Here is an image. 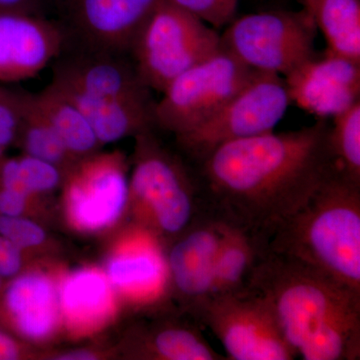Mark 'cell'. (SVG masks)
<instances>
[{"mask_svg":"<svg viewBox=\"0 0 360 360\" xmlns=\"http://www.w3.org/2000/svg\"><path fill=\"white\" fill-rule=\"evenodd\" d=\"M330 127H311L222 144L200 161V181L217 219L266 243L338 169Z\"/></svg>","mask_w":360,"mask_h":360,"instance_id":"obj_1","label":"cell"},{"mask_svg":"<svg viewBox=\"0 0 360 360\" xmlns=\"http://www.w3.org/2000/svg\"><path fill=\"white\" fill-rule=\"evenodd\" d=\"M248 291L267 303L297 356L360 359V292L265 245L258 253Z\"/></svg>","mask_w":360,"mask_h":360,"instance_id":"obj_2","label":"cell"},{"mask_svg":"<svg viewBox=\"0 0 360 360\" xmlns=\"http://www.w3.org/2000/svg\"><path fill=\"white\" fill-rule=\"evenodd\" d=\"M265 246L360 292V184L336 169Z\"/></svg>","mask_w":360,"mask_h":360,"instance_id":"obj_3","label":"cell"},{"mask_svg":"<svg viewBox=\"0 0 360 360\" xmlns=\"http://www.w3.org/2000/svg\"><path fill=\"white\" fill-rule=\"evenodd\" d=\"M220 49L214 28L162 0L135 37L129 56L144 85L162 94L175 77Z\"/></svg>","mask_w":360,"mask_h":360,"instance_id":"obj_4","label":"cell"},{"mask_svg":"<svg viewBox=\"0 0 360 360\" xmlns=\"http://www.w3.org/2000/svg\"><path fill=\"white\" fill-rule=\"evenodd\" d=\"M153 129L136 135V160L129 193L141 203L153 226L176 238L205 213L210 212L202 184L167 153Z\"/></svg>","mask_w":360,"mask_h":360,"instance_id":"obj_5","label":"cell"},{"mask_svg":"<svg viewBox=\"0 0 360 360\" xmlns=\"http://www.w3.org/2000/svg\"><path fill=\"white\" fill-rule=\"evenodd\" d=\"M316 25L307 11H276L234 18L221 47L257 72L284 77L315 56Z\"/></svg>","mask_w":360,"mask_h":360,"instance_id":"obj_6","label":"cell"},{"mask_svg":"<svg viewBox=\"0 0 360 360\" xmlns=\"http://www.w3.org/2000/svg\"><path fill=\"white\" fill-rule=\"evenodd\" d=\"M290 103L284 78L255 71L214 115L176 139L181 148L200 162L227 142L274 131Z\"/></svg>","mask_w":360,"mask_h":360,"instance_id":"obj_7","label":"cell"},{"mask_svg":"<svg viewBox=\"0 0 360 360\" xmlns=\"http://www.w3.org/2000/svg\"><path fill=\"white\" fill-rule=\"evenodd\" d=\"M255 72L221 47L167 85L155 104V124L176 136L186 134L220 110Z\"/></svg>","mask_w":360,"mask_h":360,"instance_id":"obj_8","label":"cell"},{"mask_svg":"<svg viewBox=\"0 0 360 360\" xmlns=\"http://www.w3.org/2000/svg\"><path fill=\"white\" fill-rule=\"evenodd\" d=\"M200 323L219 338L227 359L292 360L297 356L267 303L255 293L212 298Z\"/></svg>","mask_w":360,"mask_h":360,"instance_id":"obj_9","label":"cell"},{"mask_svg":"<svg viewBox=\"0 0 360 360\" xmlns=\"http://www.w3.org/2000/svg\"><path fill=\"white\" fill-rule=\"evenodd\" d=\"M52 84L94 98L150 101L129 54L96 51L65 42L52 65Z\"/></svg>","mask_w":360,"mask_h":360,"instance_id":"obj_10","label":"cell"},{"mask_svg":"<svg viewBox=\"0 0 360 360\" xmlns=\"http://www.w3.org/2000/svg\"><path fill=\"white\" fill-rule=\"evenodd\" d=\"M66 42L129 54L136 35L162 0H63Z\"/></svg>","mask_w":360,"mask_h":360,"instance_id":"obj_11","label":"cell"},{"mask_svg":"<svg viewBox=\"0 0 360 360\" xmlns=\"http://www.w3.org/2000/svg\"><path fill=\"white\" fill-rule=\"evenodd\" d=\"M220 238L221 220L208 212L174 238L168 251V276L175 295L198 323L212 298Z\"/></svg>","mask_w":360,"mask_h":360,"instance_id":"obj_12","label":"cell"},{"mask_svg":"<svg viewBox=\"0 0 360 360\" xmlns=\"http://www.w3.org/2000/svg\"><path fill=\"white\" fill-rule=\"evenodd\" d=\"M63 26L42 14L0 11V82L37 77L65 47Z\"/></svg>","mask_w":360,"mask_h":360,"instance_id":"obj_13","label":"cell"},{"mask_svg":"<svg viewBox=\"0 0 360 360\" xmlns=\"http://www.w3.org/2000/svg\"><path fill=\"white\" fill-rule=\"evenodd\" d=\"M291 103L324 120L335 117L359 101L360 63L324 53L284 77Z\"/></svg>","mask_w":360,"mask_h":360,"instance_id":"obj_14","label":"cell"},{"mask_svg":"<svg viewBox=\"0 0 360 360\" xmlns=\"http://www.w3.org/2000/svg\"><path fill=\"white\" fill-rule=\"evenodd\" d=\"M129 200V184L120 155L89 158L73 172L68 201L78 226L97 231L122 215Z\"/></svg>","mask_w":360,"mask_h":360,"instance_id":"obj_15","label":"cell"},{"mask_svg":"<svg viewBox=\"0 0 360 360\" xmlns=\"http://www.w3.org/2000/svg\"><path fill=\"white\" fill-rule=\"evenodd\" d=\"M1 305L13 328L28 340H44L58 326V292L44 274H27L11 278L2 293Z\"/></svg>","mask_w":360,"mask_h":360,"instance_id":"obj_16","label":"cell"},{"mask_svg":"<svg viewBox=\"0 0 360 360\" xmlns=\"http://www.w3.org/2000/svg\"><path fill=\"white\" fill-rule=\"evenodd\" d=\"M82 113L101 144L112 143L155 127V101L94 98L52 84Z\"/></svg>","mask_w":360,"mask_h":360,"instance_id":"obj_17","label":"cell"},{"mask_svg":"<svg viewBox=\"0 0 360 360\" xmlns=\"http://www.w3.org/2000/svg\"><path fill=\"white\" fill-rule=\"evenodd\" d=\"M264 243V240L243 229L221 221V238L213 271L212 298L246 292L251 272Z\"/></svg>","mask_w":360,"mask_h":360,"instance_id":"obj_18","label":"cell"},{"mask_svg":"<svg viewBox=\"0 0 360 360\" xmlns=\"http://www.w3.org/2000/svg\"><path fill=\"white\" fill-rule=\"evenodd\" d=\"M310 14L326 39V53L360 63V0H316Z\"/></svg>","mask_w":360,"mask_h":360,"instance_id":"obj_19","label":"cell"},{"mask_svg":"<svg viewBox=\"0 0 360 360\" xmlns=\"http://www.w3.org/2000/svg\"><path fill=\"white\" fill-rule=\"evenodd\" d=\"M35 98L73 158L91 155L103 146L77 106L53 84L35 94Z\"/></svg>","mask_w":360,"mask_h":360,"instance_id":"obj_20","label":"cell"},{"mask_svg":"<svg viewBox=\"0 0 360 360\" xmlns=\"http://www.w3.org/2000/svg\"><path fill=\"white\" fill-rule=\"evenodd\" d=\"M20 98V124L16 141L25 155L46 161L58 168L75 160L47 120L35 98V94L18 89Z\"/></svg>","mask_w":360,"mask_h":360,"instance_id":"obj_21","label":"cell"},{"mask_svg":"<svg viewBox=\"0 0 360 360\" xmlns=\"http://www.w3.org/2000/svg\"><path fill=\"white\" fill-rule=\"evenodd\" d=\"M58 295L60 309L71 321H98L110 307V281L96 270H79L66 278Z\"/></svg>","mask_w":360,"mask_h":360,"instance_id":"obj_22","label":"cell"},{"mask_svg":"<svg viewBox=\"0 0 360 360\" xmlns=\"http://www.w3.org/2000/svg\"><path fill=\"white\" fill-rule=\"evenodd\" d=\"M143 350L167 360H224L201 333L200 323L161 324L144 338Z\"/></svg>","mask_w":360,"mask_h":360,"instance_id":"obj_23","label":"cell"},{"mask_svg":"<svg viewBox=\"0 0 360 360\" xmlns=\"http://www.w3.org/2000/svg\"><path fill=\"white\" fill-rule=\"evenodd\" d=\"M61 180L60 168L25 155L0 160V188L13 189L32 195L56 188Z\"/></svg>","mask_w":360,"mask_h":360,"instance_id":"obj_24","label":"cell"},{"mask_svg":"<svg viewBox=\"0 0 360 360\" xmlns=\"http://www.w3.org/2000/svg\"><path fill=\"white\" fill-rule=\"evenodd\" d=\"M333 120L329 139L336 167L360 184V101Z\"/></svg>","mask_w":360,"mask_h":360,"instance_id":"obj_25","label":"cell"},{"mask_svg":"<svg viewBox=\"0 0 360 360\" xmlns=\"http://www.w3.org/2000/svg\"><path fill=\"white\" fill-rule=\"evenodd\" d=\"M158 274L155 262L143 255H116L108 265V278L117 288H129L150 281Z\"/></svg>","mask_w":360,"mask_h":360,"instance_id":"obj_26","label":"cell"},{"mask_svg":"<svg viewBox=\"0 0 360 360\" xmlns=\"http://www.w3.org/2000/svg\"><path fill=\"white\" fill-rule=\"evenodd\" d=\"M193 14L206 25L217 28L229 25L236 18L239 0H167Z\"/></svg>","mask_w":360,"mask_h":360,"instance_id":"obj_27","label":"cell"},{"mask_svg":"<svg viewBox=\"0 0 360 360\" xmlns=\"http://www.w3.org/2000/svg\"><path fill=\"white\" fill-rule=\"evenodd\" d=\"M20 116L18 89L0 85V146L4 149L16 142Z\"/></svg>","mask_w":360,"mask_h":360,"instance_id":"obj_28","label":"cell"},{"mask_svg":"<svg viewBox=\"0 0 360 360\" xmlns=\"http://www.w3.org/2000/svg\"><path fill=\"white\" fill-rule=\"evenodd\" d=\"M0 234L21 250L41 245L45 232L41 226L21 217L0 215Z\"/></svg>","mask_w":360,"mask_h":360,"instance_id":"obj_29","label":"cell"},{"mask_svg":"<svg viewBox=\"0 0 360 360\" xmlns=\"http://www.w3.org/2000/svg\"><path fill=\"white\" fill-rule=\"evenodd\" d=\"M14 245L0 234V278L11 279L18 276L22 266V253Z\"/></svg>","mask_w":360,"mask_h":360,"instance_id":"obj_30","label":"cell"},{"mask_svg":"<svg viewBox=\"0 0 360 360\" xmlns=\"http://www.w3.org/2000/svg\"><path fill=\"white\" fill-rule=\"evenodd\" d=\"M28 198L13 189L0 188V215L20 217L25 210Z\"/></svg>","mask_w":360,"mask_h":360,"instance_id":"obj_31","label":"cell"},{"mask_svg":"<svg viewBox=\"0 0 360 360\" xmlns=\"http://www.w3.org/2000/svg\"><path fill=\"white\" fill-rule=\"evenodd\" d=\"M44 0H0V11L41 14Z\"/></svg>","mask_w":360,"mask_h":360,"instance_id":"obj_32","label":"cell"},{"mask_svg":"<svg viewBox=\"0 0 360 360\" xmlns=\"http://www.w3.org/2000/svg\"><path fill=\"white\" fill-rule=\"evenodd\" d=\"M20 355L21 348L18 341L0 328V360H15Z\"/></svg>","mask_w":360,"mask_h":360,"instance_id":"obj_33","label":"cell"},{"mask_svg":"<svg viewBox=\"0 0 360 360\" xmlns=\"http://www.w3.org/2000/svg\"><path fill=\"white\" fill-rule=\"evenodd\" d=\"M58 360H94L96 359V354L89 352V350H72V352H65V354L59 355L56 357Z\"/></svg>","mask_w":360,"mask_h":360,"instance_id":"obj_34","label":"cell"},{"mask_svg":"<svg viewBox=\"0 0 360 360\" xmlns=\"http://www.w3.org/2000/svg\"><path fill=\"white\" fill-rule=\"evenodd\" d=\"M315 1H316V0H302V4H304V9H307L309 13L310 11H311L312 7L314 6Z\"/></svg>","mask_w":360,"mask_h":360,"instance_id":"obj_35","label":"cell"},{"mask_svg":"<svg viewBox=\"0 0 360 360\" xmlns=\"http://www.w3.org/2000/svg\"><path fill=\"white\" fill-rule=\"evenodd\" d=\"M4 150H6V149H4V148H2L1 146H0V160H1L2 158H4Z\"/></svg>","mask_w":360,"mask_h":360,"instance_id":"obj_36","label":"cell"},{"mask_svg":"<svg viewBox=\"0 0 360 360\" xmlns=\"http://www.w3.org/2000/svg\"><path fill=\"white\" fill-rule=\"evenodd\" d=\"M1 285H2V279L0 278V288H1Z\"/></svg>","mask_w":360,"mask_h":360,"instance_id":"obj_37","label":"cell"}]
</instances>
